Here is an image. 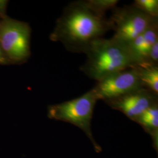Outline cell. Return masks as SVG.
<instances>
[{
	"label": "cell",
	"instance_id": "obj_1",
	"mask_svg": "<svg viewBox=\"0 0 158 158\" xmlns=\"http://www.w3.org/2000/svg\"><path fill=\"white\" fill-rule=\"evenodd\" d=\"M111 30L108 19L92 11L84 1L69 4L57 20L50 40L60 42L66 50L85 53L91 43Z\"/></svg>",
	"mask_w": 158,
	"mask_h": 158
},
{
	"label": "cell",
	"instance_id": "obj_2",
	"mask_svg": "<svg viewBox=\"0 0 158 158\" xmlns=\"http://www.w3.org/2000/svg\"><path fill=\"white\" fill-rule=\"evenodd\" d=\"M85 53L87 60L80 70L97 81L135 66L129 44L114 37L94 40Z\"/></svg>",
	"mask_w": 158,
	"mask_h": 158
},
{
	"label": "cell",
	"instance_id": "obj_3",
	"mask_svg": "<svg viewBox=\"0 0 158 158\" xmlns=\"http://www.w3.org/2000/svg\"><path fill=\"white\" fill-rule=\"evenodd\" d=\"M97 101L95 94L91 90L72 100L49 106L48 108V117L77 127L89 138L96 152H100L102 148L96 142L91 130V122Z\"/></svg>",
	"mask_w": 158,
	"mask_h": 158
},
{
	"label": "cell",
	"instance_id": "obj_4",
	"mask_svg": "<svg viewBox=\"0 0 158 158\" xmlns=\"http://www.w3.org/2000/svg\"><path fill=\"white\" fill-rule=\"evenodd\" d=\"M31 28L28 23L6 15L0 21V47L10 64L28 61L31 52Z\"/></svg>",
	"mask_w": 158,
	"mask_h": 158
},
{
	"label": "cell",
	"instance_id": "obj_5",
	"mask_svg": "<svg viewBox=\"0 0 158 158\" xmlns=\"http://www.w3.org/2000/svg\"><path fill=\"white\" fill-rule=\"evenodd\" d=\"M108 19L111 30L115 31L113 37L129 44L143 34L158 18H153L141 11L134 4L115 6Z\"/></svg>",
	"mask_w": 158,
	"mask_h": 158
},
{
	"label": "cell",
	"instance_id": "obj_6",
	"mask_svg": "<svg viewBox=\"0 0 158 158\" xmlns=\"http://www.w3.org/2000/svg\"><path fill=\"white\" fill-rule=\"evenodd\" d=\"M143 88L135 68L110 74L97 81L91 89L98 100L107 102Z\"/></svg>",
	"mask_w": 158,
	"mask_h": 158
},
{
	"label": "cell",
	"instance_id": "obj_7",
	"mask_svg": "<svg viewBox=\"0 0 158 158\" xmlns=\"http://www.w3.org/2000/svg\"><path fill=\"white\" fill-rule=\"evenodd\" d=\"M158 96L145 88H141L105 102L134 121L147 109L158 104Z\"/></svg>",
	"mask_w": 158,
	"mask_h": 158
},
{
	"label": "cell",
	"instance_id": "obj_8",
	"mask_svg": "<svg viewBox=\"0 0 158 158\" xmlns=\"http://www.w3.org/2000/svg\"><path fill=\"white\" fill-rule=\"evenodd\" d=\"M157 41L158 20L153 23L143 34L128 44L135 66L146 63L149 51Z\"/></svg>",
	"mask_w": 158,
	"mask_h": 158
},
{
	"label": "cell",
	"instance_id": "obj_9",
	"mask_svg": "<svg viewBox=\"0 0 158 158\" xmlns=\"http://www.w3.org/2000/svg\"><path fill=\"white\" fill-rule=\"evenodd\" d=\"M151 136L154 147L158 149V104L149 108L134 121Z\"/></svg>",
	"mask_w": 158,
	"mask_h": 158
},
{
	"label": "cell",
	"instance_id": "obj_10",
	"mask_svg": "<svg viewBox=\"0 0 158 158\" xmlns=\"http://www.w3.org/2000/svg\"><path fill=\"white\" fill-rule=\"evenodd\" d=\"M133 68L138 73L142 87L158 95V66L144 63Z\"/></svg>",
	"mask_w": 158,
	"mask_h": 158
},
{
	"label": "cell",
	"instance_id": "obj_11",
	"mask_svg": "<svg viewBox=\"0 0 158 158\" xmlns=\"http://www.w3.org/2000/svg\"><path fill=\"white\" fill-rule=\"evenodd\" d=\"M85 4L97 15L106 17V12L114 9L118 2V0H87Z\"/></svg>",
	"mask_w": 158,
	"mask_h": 158
},
{
	"label": "cell",
	"instance_id": "obj_12",
	"mask_svg": "<svg viewBox=\"0 0 158 158\" xmlns=\"http://www.w3.org/2000/svg\"><path fill=\"white\" fill-rule=\"evenodd\" d=\"M134 5L153 18H158V0H135Z\"/></svg>",
	"mask_w": 158,
	"mask_h": 158
},
{
	"label": "cell",
	"instance_id": "obj_13",
	"mask_svg": "<svg viewBox=\"0 0 158 158\" xmlns=\"http://www.w3.org/2000/svg\"><path fill=\"white\" fill-rule=\"evenodd\" d=\"M145 63L153 66H158V41L156 42L151 48Z\"/></svg>",
	"mask_w": 158,
	"mask_h": 158
},
{
	"label": "cell",
	"instance_id": "obj_14",
	"mask_svg": "<svg viewBox=\"0 0 158 158\" xmlns=\"http://www.w3.org/2000/svg\"><path fill=\"white\" fill-rule=\"evenodd\" d=\"M9 1L7 0H0V19H2L6 15V9Z\"/></svg>",
	"mask_w": 158,
	"mask_h": 158
},
{
	"label": "cell",
	"instance_id": "obj_15",
	"mask_svg": "<svg viewBox=\"0 0 158 158\" xmlns=\"http://www.w3.org/2000/svg\"><path fill=\"white\" fill-rule=\"evenodd\" d=\"M0 65H2V66L10 65V63L6 58L3 51H2L1 47H0Z\"/></svg>",
	"mask_w": 158,
	"mask_h": 158
},
{
	"label": "cell",
	"instance_id": "obj_16",
	"mask_svg": "<svg viewBox=\"0 0 158 158\" xmlns=\"http://www.w3.org/2000/svg\"><path fill=\"white\" fill-rule=\"evenodd\" d=\"M1 19H0V21H1Z\"/></svg>",
	"mask_w": 158,
	"mask_h": 158
}]
</instances>
